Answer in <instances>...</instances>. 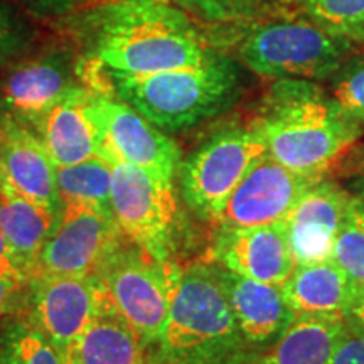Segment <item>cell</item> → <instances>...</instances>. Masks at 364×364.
Wrapping results in <instances>:
<instances>
[{
  "label": "cell",
  "instance_id": "cell-6",
  "mask_svg": "<svg viewBox=\"0 0 364 364\" xmlns=\"http://www.w3.org/2000/svg\"><path fill=\"white\" fill-rule=\"evenodd\" d=\"M354 51L311 21L265 19L241 38L238 58L268 80H331Z\"/></svg>",
  "mask_w": 364,
  "mask_h": 364
},
{
  "label": "cell",
  "instance_id": "cell-13",
  "mask_svg": "<svg viewBox=\"0 0 364 364\" xmlns=\"http://www.w3.org/2000/svg\"><path fill=\"white\" fill-rule=\"evenodd\" d=\"M318 179L290 171L265 154L236 186L218 225L245 228L284 221Z\"/></svg>",
  "mask_w": 364,
  "mask_h": 364
},
{
  "label": "cell",
  "instance_id": "cell-5",
  "mask_svg": "<svg viewBox=\"0 0 364 364\" xmlns=\"http://www.w3.org/2000/svg\"><path fill=\"white\" fill-rule=\"evenodd\" d=\"M181 272L174 262L157 260L125 238L95 277L103 307L150 346L161 338Z\"/></svg>",
  "mask_w": 364,
  "mask_h": 364
},
{
  "label": "cell",
  "instance_id": "cell-17",
  "mask_svg": "<svg viewBox=\"0 0 364 364\" xmlns=\"http://www.w3.org/2000/svg\"><path fill=\"white\" fill-rule=\"evenodd\" d=\"M95 93L98 91L80 86L26 125L38 135L56 167L100 157V132L91 112Z\"/></svg>",
  "mask_w": 364,
  "mask_h": 364
},
{
  "label": "cell",
  "instance_id": "cell-3",
  "mask_svg": "<svg viewBox=\"0 0 364 364\" xmlns=\"http://www.w3.org/2000/svg\"><path fill=\"white\" fill-rule=\"evenodd\" d=\"M105 71L118 98L150 124L171 134L191 130L220 117L243 93L240 63L221 53L199 66L149 75Z\"/></svg>",
  "mask_w": 364,
  "mask_h": 364
},
{
  "label": "cell",
  "instance_id": "cell-19",
  "mask_svg": "<svg viewBox=\"0 0 364 364\" xmlns=\"http://www.w3.org/2000/svg\"><path fill=\"white\" fill-rule=\"evenodd\" d=\"M346 332L341 317L295 316L273 343L247 351L235 364H327Z\"/></svg>",
  "mask_w": 364,
  "mask_h": 364
},
{
  "label": "cell",
  "instance_id": "cell-35",
  "mask_svg": "<svg viewBox=\"0 0 364 364\" xmlns=\"http://www.w3.org/2000/svg\"><path fill=\"white\" fill-rule=\"evenodd\" d=\"M22 2H27L29 6H38L43 11H53V12H61L68 11L70 6H73V0H22Z\"/></svg>",
  "mask_w": 364,
  "mask_h": 364
},
{
  "label": "cell",
  "instance_id": "cell-21",
  "mask_svg": "<svg viewBox=\"0 0 364 364\" xmlns=\"http://www.w3.org/2000/svg\"><path fill=\"white\" fill-rule=\"evenodd\" d=\"M58 221L59 218L0 179V230L11 245L26 280L34 275L39 255L56 230Z\"/></svg>",
  "mask_w": 364,
  "mask_h": 364
},
{
  "label": "cell",
  "instance_id": "cell-26",
  "mask_svg": "<svg viewBox=\"0 0 364 364\" xmlns=\"http://www.w3.org/2000/svg\"><path fill=\"white\" fill-rule=\"evenodd\" d=\"M309 21L334 38L364 44V0H299Z\"/></svg>",
  "mask_w": 364,
  "mask_h": 364
},
{
  "label": "cell",
  "instance_id": "cell-25",
  "mask_svg": "<svg viewBox=\"0 0 364 364\" xmlns=\"http://www.w3.org/2000/svg\"><path fill=\"white\" fill-rule=\"evenodd\" d=\"M199 26H236L262 22L285 0H166Z\"/></svg>",
  "mask_w": 364,
  "mask_h": 364
},
{
  "label": "cell",
  "instance_id": "cell-16",
  "mask_svg": "<svg viewBox=\"0 0 364 364\" xmlns=\"http://www.w3.org/2000/svg\"><path fill=\"white\" fill-rule=\"evenodd\" d=\"M351 198L353 194L341 182L327 176L304 193L284 220L297 265L331 258L332 245Z\"/></svg>",
  "mask_w": 364,
  "mask_h": 364
},
{
  "label": "cell",
  "instance_id": "cell-18",
  "mask_svg": "<svg viewBox=\"0 0 364 364\" xmlns=\"http://www.w3.org/2000/svg\"><path fill=\"white\" fill-rule=\"evenodd\" d=\"M215 265L248 351L273 343L295 318L282 285L247 279Z\"/></svg>",
  "mask_w": 364,
  "mask_h": 364
},
{
  "label": "cell",
  "instance_id": "cell-10",
  "mask_svg": "<svg viewBox=\"0 0 364 364\" xmlns=\"http://www.w3.org/2000/svg\"><path fill=\"white\" fill-rule=\"evenodd\" d=\"M91 112L100 132V157L125 161L172 184L181 166L179 147L166 132L140 115L115 93H95Z\"/></svg>",
  "mask_w": 364,
  "mask_h": 364
},
{
  "label": "cell",
  "instance_id": "cell-36",
  "mask_svg": "<svg viewBox=\"0 0 364 364\" xmlns=\"http://www.w3.org/2000/svg\"><path fill=\"white\" fill-rule=\"evenodd\" d=\"M4 115H6V112H4L2 108H0V129H2V120H4Z\"/></svg>",
  "mask_w": 364,
  "mask_h": 364
},
{
  "label": "cell",
  "instance_id": "cell-9",
  "mask_svg": "<svg viewBox=\"0 0 364 364\" xmlns=\"http://www.w3.org/2000/svg\"><path fill=\"white\" fill-rule=\"evenodd\" d=\"M86 61L68 41H44L0 75V108L29 125L73 90L86 86Z\"/></svg>",
  "mask_w": 364,
  "mask_h": 364
},
{
  "label": "cell",
  "instance_id": "cell-28",
  "mask_svg": "<svg viewBox=\"0 0 364 364\" xmlns=\"http://www.w3.org/2000/svg\"><path fill=\"white\" fill-rule=\"evenodd\" d=\"M331 258L353 282H364V198L353 196L349 201Z\"/></svg>",
  "mask_w": 364,
  "mask_h": 364
},
{
  "label": "cell",
  "instance_id": "cell-29",
  "mask_svg": "<svg viewBox=\"0 0 364 364\" xmlns=\"http://www.w3.org/2000/svg\"><path fill=\"white\" fill-rule=\"evenodd\" d=\"M331 95L349 117L364 125V56L348 59L332 76Z\"/></svg>",
  "mask_w": 364,
  "mask_h": 364
},
{
  "label": "cell",
  "instance_id": "cell-7",
  "mask_svg": "<svg viewBox=\"0 0 364 364\" xmlns=\"http://www.w3.org/2000/svg\"><path fill=\"white\" fill-rule=\"evenodd\" d=\"M265 154L253 125L218 130L181 164V189L188 206L201 220L218 225L236 186Z\"/></svg>",
  "mask_w": 364,
  "mask_h": 364
},
{
  "label": "cell",
  "instance_id": "cell-11",
  "mask_svg": "<svg viewBox=\"0 0 364 364\" xmlns=\"http://www.w3.org/2000/svg\"><path fill=\"white\" fill-rule=\"evenodd\" d=\"M61 203L58 226L46 241L34 275L95 277L125 236L113 216L75 199Z\"/></svg>",
  "mask_w": 364,
  "mask_h": 364
},
{
  "label": "cell",
  "instance_id": "cell-33",
  "mask_svg": "<svg viewBox=\"0 0 364 364\" xmlns=\"http://www.w3.org/2000/svg\"><path fill=\"white\" fill-rule=\"evenodd\" d=\"M26 290V282L12 277H0V318L14 312Z\"/></svg>",
  "mask_w": 364,
  "mask_h": 364
},
{
  "label": "cell",
  "instance_id": "cell-24",
  "mask_svg": "<svg viewBox=\"0 0 364 364\" xmlns=\"http://www.w3.org/2000/svg\"><path fill=\"white\" fill-rule=\"evenodd\" d=\"M56 182L61 201L75 199L113 216V172L112 164L105 159L93 157L75 166L56 167Z\"/></svg>",
  "mask_w": 364,
  "mask_h": 364
},
{
  "label": "cell",
  "instance_id": "cell-15",
  "mask_svg": "<svg viewBox=\"0 0 364 364\" xmlns=\"http://www.w3.org/2000/svg\"><path fill=\"white\" fill-rule=\"evenodd\" d=\"M0 179L51 215H61L56 164L38 135L9 113L0 129Z\"/></svg>",
  "mask_w": 364,
  "mask_h": 364
},
{
  "label": "cell",
  "instance_id": "cell-12",
  "mask_svg": "<svg viewBox=\"0 0 364 364\" xmlns=\"http://www.w3.org/2000/svg\"><path fill=\"white\" fill-rule=\"evenodd\" d=\"M19 306L68 361L71 346L102 311L97 277L34 275Z\"/></svg>",
  "mask_w": 364,
  "mask_h": 364
},
{
  "label": "cell",
  "instance_id": "cell-31",
  "mask_svg": "<svg viewBox=\"0 0 364 364\" xmlns=\"http://www.w3.org/2000/svg\"><path fill=\"white\" fill-rule=\"evenodd\" d=\"M327 364H364V336L346 332Z\"/></svg>",
  "mask_w": 364,
  "mask_h": 364
},
{
  "label": "cell",
  "instance_id": "cell-2",
  "mask_svg": "<svg viewBox=\"0 0 364 364\" xmlns=\"http://www.w3.org/2000/svg\"><path fill=\"white\" fill-rule=\"evenodd\" d=\"M252 125L268 156L312 177L327 176L363 135V125L331 93L307 80H277Z\"/></svg>",
  "mask_w": 364,
  "mask_h": 364
},
{
  "label": "cell",
  "instance_id": "cell-4",
  "mask_svg": "<svg viewBox=\"0 0 364 364\" xmlns=\"http://www.w3.org/2000/svg\"><path fill=\"white\" fill-rule=\"evenodd\" d=\"M157 346L162 364H235L248 351L215 263L181 272Z\"/></svg>",
  "mask_w": 364,
  "mask_h": 364
},
{
  "label": "cell",
  "instance_id": "cell-23",
  "mask_svg": "<svg viewBox=\"0 0 364 364\" xmlns=\"http://www.w3.org/2000/svg\"><path fill=\"white\" fill-rule=\"evenodd\" d=\"M0 332V364H68L63 354L17 306Z\"/></svg>",
  "mask_w": 364,
  "mask_h": 364
},
{
  "label": "cell",
  "instance_id": "cell-20",
  "mask_svg": "<svg viewBox=\"0 0 364 364\" xmlns=\"http://www.w3.org/2000/svg\"><path fill=\"white\" fill-rule=\"evenodd\" d=\"M353 285L348 273L327 258L295 267L282 290L295 316L343 318Z\"/></svg>",
  "mask_w": 364,
  "mask_h": 364
},
{
  "label": "cell",
  "instance_id": "cell-22",
  "mask_svg": "<svg viewBox=\"0 0 364 364\" xmlns=\"http://www.w3.org/2000/svg\"><path fill=\"white\" fill-rule=\"evenodd\" d=\"M147 346L117 314L103 307L71 346L68 364H150Z\"/></svg>",
  "mask_w": 364,
  "mask_h": 364
},
{
  "label": "cell",
  "instance_id": "cell-30",
  "mask_svg": "<svg viewBox=\"0 0 364 364\" xmlns=\"http://www.w3.org/2000/svg\"><path fill=\"white\" fill-rule=\"evenodd\" d=\"M343 167H341V177L346 189L353 196H359L364 198V149L359 152L346 154V157L341 161Z\"/></svg>",
  "mask_w": 364,
  "mask_h": 364
},
{
  "label": "cell",
  "instance_id": "cell-32",
  "mask_svg": "<svg viewBox=\"0 0 364 364\" xmlns=\"http://www.w3.org/2000/svg\"><path fill=\"white\" fill-rule=\"evenodd\" d=\"M343 321L349 332L364 336V282H354Z\"/></svg>",
  "mask_w": 364,
  "mask_h": 364
},
{
  "label": "cell",
  "instance_id": "cell-34",
  "mask_svg": "<svg viewBox=\"0 0 364 364\" xmlns=\"http://www.w3.org/2000/svg\"><path fill=\"white\" fill-rule=\"evenodd\" d=\"M0 277H12V279H21L27 284L24 272H22L19 262H17L16 255H14L11 245H9L6 236H4L2 230H0Z\"/></svg>",
  "mask_w": 364,
  "mask_h": 364
},
{
  "label": "cell",
  "instance_id": "cell-1",
  "mask_svg": "<svg viewBox=\"0 0 364 364\" xmlns=\"http://www.w3.org/2000/svg\"><path fill=\"white\" fill-rule=\"evenodd\" d=\"M199 27L166 0H108L90 12L83 31L91 59L105 70L149 75L199 66L218 54Z\"/></svg>",
  "mask_w": 364,
  "mask_h": 364
},
{
  "label": "cell",
  "instance_id": "cell-14",
  "mask_svg": "<svg viewBox=\"0 0 364 364\" xmlns=\"http://www.w3.org/2000/svg\"><path fill=\"white\" fill-rule=\"evenodd\" d=\"M213 262L247 279L282 285L297 267L284 221L260 226H220Z\"/></svg>",
  "mask_w": 364,
  "mask_h": 364
},
{
  "label": "cell",
  "instance_id": "cell-8",
  "mask_svg": "<svg viewBox=\"0 0 364 364\" xmlns=\"http://www.w3.org/2000/svg\"><path fill=\"white\" fill-rule=\"evenodd\" d=\"M112 209L127 240L157 260L172 262L179 231L174 186L156 181L140 167L112 161Z\"/></svg>",
  "mask_w": 364,
  "mask_h": 364
},
{
  "label": "cell",
  "instance_id": "cell-27",
  "mask_svg": "<svg viewBox=\"0 0 364 364\" xmlns=\"http://www.w3.org/2000/svg\"><path fill=\"white\" fill-rule=\"evenodd\" d=\"M41 43L43 29L38 21L16 4L0 0V75Z\"/></svg>",
  "mask_w": 364,
  "mask_h": 364
},
{
  "label": "cell",
  "instance_id": "cell-37",
  "mask_svg": "<svg viewBox=\"0 0 364 364\" xmlns=\"http://www.w3.org/2000/svg\"><path fill=\"white\" fill-rule=\"evenodd\" d=\"M73 2H81V0H73ZM85 2H95V0H85Z\"/></svg>",
  "mask_w": 364,
  "mask_h": 364
}]
</instances>
